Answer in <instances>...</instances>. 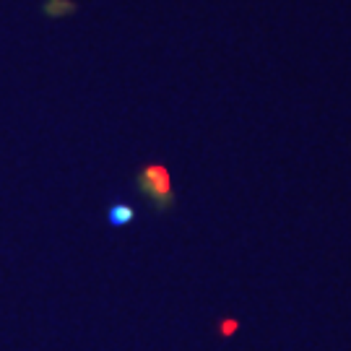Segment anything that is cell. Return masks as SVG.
I'll use <instances>...</instances> for the list:
<instances>
[{
  "label": "cell",
  "instance_id": "2",
  "mask_svg": "<svg viewBox=\"0 0 351 351\" xmlns=\"http://www.w3.org/2000/svg\"><path fill=\"white\" fill-rule=\"evenodd\" d=\"M130 219H133V208L125 206V203H114L112 208H110V221H112L114 226L128 224Z\"/></svg>",
  "mask_w": 351,
  "mask_h": 351
},
{
  "label": "cell",
  "instance_id": "1",
  "mask_svg": "<svg viewBox=\"0 0 351 351\" xmlns=\"http://www.w3.org/2000/svg\"><path fill=\"white\" fill-rule=\"evenodd\" d=\"M138 188L143 195H149L156 206H169L172 203V188H169V172L162 164H149L138 175Z\"/></svg>",
  "mask_w": 351,
  "mask_h": 351
},
{
  "label": "cell",
  "instance_id": "3",
  "mask_svg": "<svg viewBox=\"0 0 351 351\" xmlns=\"http://www.w3.org/2000/svg\"><path fill=\"white\" fill-rule=\"evenodd\" d=\"M75 5L73 3H58V0H47L45 3V11L50 13V16H60V13H71Z\"/></svg>",
  "mask_w": 351,
  "mask_h": 351
}]
</instances>
